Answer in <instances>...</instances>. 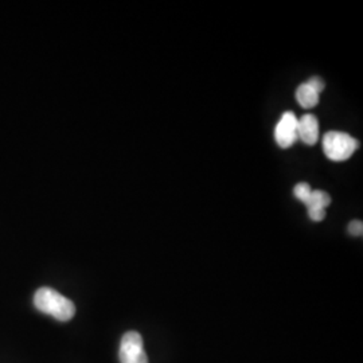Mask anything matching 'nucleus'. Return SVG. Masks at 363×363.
<instances>
[{
  "instance_id": "obj_7",
  "label": "nucleus",
  "mask_w": 363,
  "mask_h": 363,
  "mask_svg": "<svg viewBox=\"0 0 363 363\" xmlns=\"http://www.w3.org/2000/svg\"><path fill=\"white\" fill-rule=\"evenodd\" d=\"M331 203V196L322 190H312L308 201L304 203L307 208H325Z\"/></svg>"
},
{
  "instance_id": "obj_8",
  "label": "nucleus",
  "mask_w": 363,
  "mask_h": 363,
  "mask_svg": "<svg viewBox=\"0 0 363 363\" xmlns=\"http://www.w3.org/2000/svg\"><path fill=\"white\" fill-rule=\"evenodd\" d=\"M294 193L296 195V198H298V201H301L303 203H306L312 193L311 186H310L308 183H298V184L295 186Z\"/></svg>"
},
{
  "instance_id": "obj_5",
  "label": "nucleus",
  "mask_w": 363,
  "mask_h": 363,
  "mask_svg": "<svg viewBox=\"0 0 363 363\" xmlns=\"http://www.w3.org/2000/svg\"><path fill=\"white\" fill-rule=\"evenodd\" d=\"M298 136L303 143L313 145L319 139V121L313 115H304L298 120Z\"/></svg>"
},
{
  "instance_id": "obj_6",
  "label": "nucleus",
  "mask_w": 363,
  "mask_h": 363,
  "mask_svg": "<svg viewBox=\"0 0 363 363\" xmlns=\"http://www.w3.org/2000/svg\"><path fill=\"white\" fill-rule=\"evenodd\" d=\"M296 100L300 106L310 109V108L316 106L319 103V94L306 82L298 86V91H296Z\"/></svg>"
},
{
  "instance_id": "obj_1",
  "label": "nucleus",
  "mask_w": 363,
  "mask_h": 363,
  "mask_svg": "<svg viewBox=\"0 0 363 363\" xmlns=\"http://www.w3.org/2000/svg\"><path fill=\"white\" fill-rule=\"evenodd\" d=\"M34 304L38 311L50 315L60 322H67L76 315L74 303L49 286L39 288L34 296Z\"/></svg>"
},
{
  "instance_id": "obj_2",
  "label": "nucleus",
  "mask_w": 363,
  "mask_h": 363,
  "mask_svg": "<svg viewBox=\"0 0 363 363\" xmlns=\"http://www.w3.org/2000/svg\"><path fill=\"white\" fill-rule=\"evenodd\" d=\"M358 148V142L351 138L349 133L331 130L323 138V152L334 162H343L350 159Z\"/></svg>"
},
{
  "instance_id": "obj_9",
  "label": "nucleus",
  "mask_w": 363,
  "mask_h": 363,
  "mask_svg": "<svg viewBox=\"0 0 363 363\" xmlns=\"http://www.w3.org/2000/svg\"><path fill=\"white\" fill-rule=\"evenodd\" d=\"M310 86H311L313 91H316L318 94H320L322 91H325V81L320 77H312L310 78V81L307 82Z\"/></svg>"
},
{
  "instance_id": "obj_4",
  "label": "nucleus",
  "mask_w": 363,
  "mask_h": 363,
  "mask_svg": "<svg viewBox=\"0 0 363 363\" xmlns=\"http://www.w3.org/2000/svg\"><path fill=\"white\" fill-rule=\"evenodd\" d=\"M274 139L281 148H289L296 143L298 136V118L292 112H286L274 130Z\"/></svg>"
},
{
  "instance_id": "obj_3",
  "label": "nucleus",
  "mask_w": 363,
  "mask_h": 363,
  "mask_svg": "<svg viewBox=\"0 0 363 363\" xmlns=\"http://www.w3.org/2000/svg\"><path fill=\"white\" fill-rule=\"evenodd\" d=\"M118 358L121 363H148V357L144 351L143 337L136 333H127L120 343Z\"/></svg>"
},
{
  "instance_id": "obj_11",
  "label": "nucleus",
  "mask_w": 363,
  "mask_h": 363,
  "mask_svg": "<svg viewBox=\"0 0 363 363\" xmlns=\"http://www.w3.org/2000/svg\"><path fill=\"white\" fill-rule=\"evenodd\" d=\"M349 233L351 235H355V237H358V235H362L363 233V223L362 220H354L351 222L350 225H349Z\"/></svg>"
},
{
  "instance_id": "obj_10",
  "label": "nucleus",
  "mask_w": 363,
  "mask_h": 363,
  "mask_svg": "<svg viewBox=\"0 0 363 363\" xmlns=\"http://www.w3.org/2000/svg\"><path fill=\"white\" fill-rule=\"evenodd\" d=\"M308 216L312 220L320 222L325 218V208H308Z\"/></svg>"
}]
</instances>
